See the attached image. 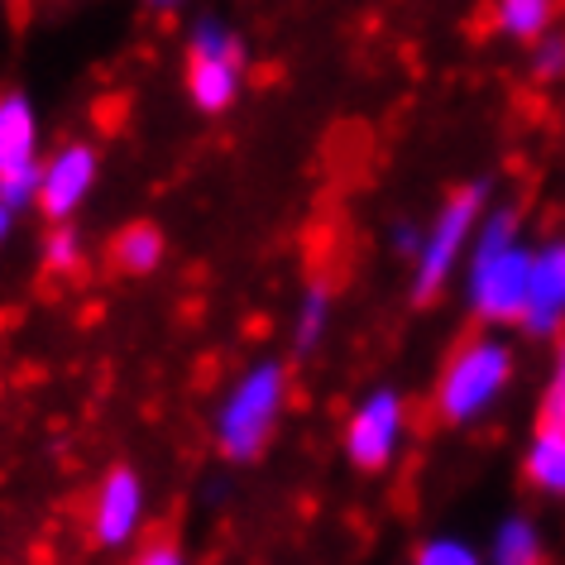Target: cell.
I'll use <instances>...</instances> for the list:
<instances>
[{
	"instance_id": "cell-1",
	"label": "cell",
	"mask_w": 565,
	"mask_h": 565,
	"mask_svg": "<svg viewBox=\"0 0 565 565\" xmlns=\"http://www.w3.org/2000/svg\"><path fill=\"white\" fill-rule=\"evenodd\" d=\"M465 259H470L465 264V307L484 327H518L532 268V245H522L518 235V211L489 206Z\"/></svg>"
},
{
	"instance_id": "cell-2",
	"label": "cell",
	"mask_w": 565,
	"mask_h": 565,
	"mask_svg": "<svg viewBox=\"0 0 565 565\" xmlns=\"http://www.w3.org/2000/svg\"><path fill=\"white\" fill-rule=\"evenodd\" d=\"M282 407H288V364L282 360L249 364L216 403V417H211L216 450L231 465L259 460L282 422Z\"/></svg>"
},
{
	"instance_id": "cell-3",
	"label": "cell",
	"mask_w": 565,
	"mask_h": 565,
	"mask_svg": "<svg viewBox=\"0 0 565 565\" xmlns=\"http://www.w3.org/2000/svg\"><path fill=\"white\" fill-rule=\"evenodd\" d=\"M513 345L499 335H470L465 345H456V355L446 360L441 379H436V417L450 427H470L499 407V398L513 388Z\"/></svg>"
},
{
	"instance_id": "cell-4",
	"label": "cell",
	"mask_w": 565,
	"mask_h": 565,
	"mask_svg": "<svg viewBox=\"0 0 565 565\" xmlns=\"http://www.w3.org/2000/svg\"><path fill=\"white\" fill-rule=\"evenodd\" d=\"M489 211V178L484 182H465L460 192H450L436 206L431 225L422 231V245L413 254V298L431 302L446 292V282L456 278V268L465 264V254L475 245V231Z\"/></svg>"
},
{
	"instance_id": "cell-5",
	"label": "cell",
	"mask_w": 565,
	"mask_h": 565,
	"mask_svg": "<svg viewBox=\"0 0 565 565\" xmlns=\"http://www.w3.org/2000/svg\"><path fill=\"white\" fill-rule=\"evenodd\" d=\"M245 73H249V53L231 24L216 15L192 20L188 30V53H182V87L188 102L202 116H225L239 92H245Z\"/></svg>"
},
{
	"instance_id": "cell-6",
	"label": "cell",
	"mask_w": 565,
	"mask_h": 565,
	"mask_svg": "<svg viewBox=\"0 0 565 565\" xmlns=\"http://www.w3.org/2000/svg\"><path fill=\"white\" fill-rule=\"evenodd\" d=\"M39 110L20 87L0 92V196L15 211L39 202Z\"/></svg>"
},
{
	"instance_id": "cell-7",
	"label": "cell",
	"mask_w": 565,
	"mask_h": 565,
	"mask_svg": "<svg viewBox=\"0 0 565 565\" xmlns=\"http://www.w3.org/2000/svg\"><path fill=\"white\" fill-rule=\"evenodd\" d=\"M407 436V403L398 388H370L345 417V460L364 475H379L398 460Z\"/></svg>"
},
{
	"instance_id": "cell-8",
	"label": "cell",
	"mask_w": 565,
	"mask_h": 565,
	"mask_svg": "<svg viewBox=\"0 0 565 565\" xmlns=\"http://www.w3.org/2000/svg\"><path fill=\"white\" fill-rule=\"evenodd\" d=\"M96 182H102V149L92 139H67L44 159L39 173V216L53 221H73L82 206L92 202Z\"/></svg>"
},
{
	"instance_id": "cell-9",
	"label": "cell",
	"mask_w": 565,
	"mask_h": 565,
	"mask_svg": "<svg viewBox=\"0 0 565 565\" xmlns=\"http://www.w3.org/2000/svg\"><path fill=\"white\" fill-rule=\"evenodd\" d=\"M145 513H149L145 475H139L135 465H110L92 493V508H87L92 546H102V551L130 546L135 536L145 532Z\"/></svg>"
},
{
	"instance_id": "cell-10",
	"label": "cell",
	"mask_w": 565,
	"mask_h": 565,
	"mask_svg": "<svg viewBox=\"0 0 565 565\" xmlns=\"http://www.w3.org/2000/svg\"><path fill=\"white\" fill-rule=\"evenodd\" d=\"M518 327L527 335H536V341H551V335L565 331V235L532 249L527 302H522Z\"/></svg>"
},
{
	"instance_id": "cell-11",
	"label": "cell",
	"mask_w": 565,
	"mask_h": 565,
	"mask_svg": "<svg viewBox=\"0 0 565 565\" xmlns=\"http://www.w3.org/2000/svg\"><path fill=\"white\" fill-rule=\"evenodd\" d=\"M163 254H168V239H163L159 225L153 221H125L106 245V264L116 268L120 278H149V274H159Z\"/></svg>"
},
{
	"instance_id": "cell-12",
	"label": "cell",
	"mask_w": 565,
	"mask_h": 565,
	"mask_svg": "<svg viewBox=\"0 0 565 565\" xmlns=\"http://www.w3.org/2000/svg\"><path fill=\"white\" fill-rule=\"evenodd\" d=\"M522 475H527L532 489L551 493V499H565V427L536 422L527 456H522Z\"/></svg>"
},
{
	"instance_id": "cell-13",
	"label": "cell",
	"mask_w": 565,
	"mask_h": 565,
	"mask_svg": "<svg viewBox=\"0 0 565 565\" xmlns=\"http://www.w3.org/2000/svg\"><path fill=\"white\" fill-rule=\"evenodd\" d=\"M546 561V546H542V532H536L532 518H503L499 532L489 542V565H542Z\"/></svg>"
},
{
	"instance_id": "cell-14",
	"label": "cell",
	"mask_w": 565,
	"mask_h": 565,
	"mask_svg": "<svg viewBox=\"0 0 565 565\" xmlns=\"http://www.w3.org/2000/svg\"><path fill=\"white\" fill-rule=\"evenodd\" d=\"M556 20V0H493V30L518 44L542 39Z\"/></svg>"
},
{
	"instance_id": "cell-15",
	"label": "cell",
	"mask_w": 565,
	"mask_h": 565,
	"mask_svg": "<svg viewBox=\"0 0 565 565\" xmlns=\"http://www.w3.org/2000/svg\"><path fill=\"white\" fill-rule=\"evenodd\" d=\"M327 331H331V288L327 282H312L298 302V317H292V345L307 355V350H317L327 341Z\"/></svg>"
},
{
	"instance_id": "cell-16",
	"label": "cell",
	"mask_w": 565,
	"mask_h": 565,
	"mask_svg": "<svg viewBox=\"0 0 565 565\" xmlns=\"http://www.w3.org/2000/svg\"><path fill=\"white\" fill-rule=\"evenodd\" d=\"M39 259H44L49 274H77L82 259H87V245H82V231L77 225H67V221H53L49 225V235H44V245H39Z\"/></svg>"
},
{
	"instance_id": "cell-17",
	"label": "cell",
	"mask_w": 565,
	"mask_h": 565,
	"mask_svg": "<svg viewBox=\"0 0 565 565\" xmlns=\"http://www.w3.org/2000/svg\"><path fill=\"white\" fill-rule=\"evenodd\" d=\"M413 565H484V556L460 536H431V542L417 546Z\"/></svg>"
},
{
	"instance_id": "cell-18",
	"label": "cell",
	"mask_w": 565,
	"mask_h": 565,
	"mask_svg": "<svg viewBox=\"0 0 565 565\" xmlns=\"http://www.w3.org/2000/svg\"><path fill=\"white\" fill-rule=\"evenodd\" d=\"M542 422L551 427H565V335L551 355V370H546V384H542Z\"/></svg>"
},
{
	"instance_id": "cell-19",
	"label": "cell",
	"mask_w": 565,
	"mask_h": 565,
	"mask_svg": "<svg viewBox=\"0 0 565 565\" xmlns=\"http://www.w3.org/2000/svg\"><path fill=\"white\" fill-rule=\"evenodd\" d=\"M532 73L542 77V82H556L565 77V34H542V39H532Z\"/></svg>"
},
{
	"instance_id": "cell-20",
	"label": "cell",
	"mask_w": 565,
	"mask_h": 565,
	"mask_svg": "<svg viewBox=\"0 0 565 565\" xmlns=\"http://www.w3.org/2000/svg\"><path fill=\"white\" fill-rule=\"evenodd\" d=\"M130 565H188V556H182V546L173 536H149V542L135 551Z\"/></svg>"
},
{
	"instance_id": "cell-21",
	"label": "cell",
	"mask_w": 565,
	"mask_h": 565,
	"mask_svg": "<svg viewBox=\"0 0 565 565\" xmlns=\"http://www.w3.org/2000/svg\"><path fill=\"white\" fill-rule=\"evenodd\" d=\"M388 245L398 249V254H407V259H413L417 245H422V231H417V225H407V221H398V225H393V239H388Z\"/></svg>"
},
{
	"instance_id": "cell-22",
	"label": "cell",
	"mask_w": 565,
	"mask_h": 565,
	"mask_svg": "<svg viewBox=\"0 0 565 565\" xmlns=\"http://www.w3.org/2000/svg\"><path fill=\"white\" fill-rule=\"evenodd\" d=\"M15 216H20V211H15V206H10V202H6V196H0V245H6V239H10V235H15Z\"/></svg>"
},
{
	"instance_id": "cell-23",
	"label": "cell",
	"mask_w": 565,
	"mask_h": 565,
	"mask_svg": "<svg viewBox=\"0 0 565 565\" xmlns=\"http://www.w3.org/2000/svg\"><path fill=\"white\" fill-rule=\"evenodd\" d=\"M145 6H153V10H178L182 0H145Z\"/></svg>"
}]
</instances>
